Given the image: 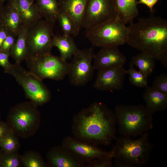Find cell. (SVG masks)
<instances>
[{"label": "cell", "mask_w": 167, "mask_h": 167, "mask_svg": "<svg viewBox=\"0 0 167 167\" xmlns=\"http://www.w3.org/2000/svg\"><path fill=\"white\" fill-rule=\"evenodd\" d=\"M116 118L105 104L95 102L74 115L71 131L77 139L98 146H108L115 140Z\"/></svg>", "instance_id": "obj_1"}, {"label": "cell", "mask_w": 167, "mask_h": 167, "mask_svg": "<svg viewBox=\"0 0 167 167\" xmlns=\"http://www.w3.org/2000/svg\"><path fill=\"white\" fill-rule=\"evenodd\" d=\"M128 27L127 43L161 62L167 67V20L152 15L140 18Z\"/></svg>", "instance_id": "obj_2"}, {"label": "cell", "mask_w": 167, "mask_h": 167, "mask_svg": "<svg viewBox=\"0 0 167 167\" xmlns=\"http://www.w3.org/2000/svg\"><path fill=\"white\" fill-rule=\"evenodd\" d=\"M111 150L115 167H141L146 165L150 159L153 145L148 132L136 139L122 136L117 138Z\"/></svg>", "instance_id": "obj_3"}, {"label": "cell", "mask_w": 167, "mask_h": 167, "mask_svg": "<svg viewBox=\"0 0 167 167\" xmlns=\"http://www.w3.org/2000/svg\"><path fill=\"white\" fill-rule=\"evenodd\" d=\"M114 113L122 136L135 137L153 128L152 114L142 105H118Z\"/></svg>", "instance_id": "obj_4"}, {"label": "cell", "mask_w": 167, "mask_h": 167, "mask_svg": "<svg viewBox=\"0 0 167 167\" xmlns=\"http://www.w3.org/2000/svg\"><path fill=\"white\" fill-rule=\"evenodd\" d=\"M37 106L31 101H25L17 104L9 110L7 122L18 137L28 138L38 130L41 117Z\"/></svg>", "instance_id": "obj_5"}, {"label": "cell", "mask_w": 167, "mask_h": 167, "mask_svg": "<svg viewBox=\"0 0 167 167\" xmlns=\"http://www.w3.org/2000/svg\"><path fill=\"white\" fill-rule=\"evenodd\" d=\"M118 16L86 30V36L94 46H117L127 43L128 29Z\"/></svg>", "instance_id": "obj_6"}, {"label": "cell", "mask_w": 167, "mask_h": 167, "mask_svg": "<svg viewBox=\"0 0 167 167\" xmlns=\"http://www.w3.org/2000/svg\"><path fill=\"white\" fill-rule=\"evenodd\" d=\"M7 73L14 78L22 87L26 97L37 106L42 105L50 100L51 92L43 80L24 68L20 64H12Z\"/></svg>", "instance_id": "obj_7"}, {"label": "cell", "mask_w": 167, "mask_h": 167, "mask_svg": "<svg viewBox=\"0 0 167 167\" xmlns=\"http://www.w3.org/2000/svg\"><path fill=\"white\" fill-rule=\"evenodd\" d=\"M54 24L41 19L28 27L26 58L51 53Z\"/></svg>", "instance_id": "obj_8"}, {"label": "cell", "mask_w": 167, "mask_h": 167, "mask_svg": "<svg viewBox=\"0 0 167 167\" xmlns=\"http://www.w3.org/2000/svg\"><path fill=\"white\" fill-rule=\"evenodd\" d=\"M25 60L29 71L42 80L45 79L62 80L69 70V63L51 53L27 58Z\"/></svg>", "instance_id": "obj_9"}, {"label": "cell", "mask_w": 167, "mask_h": 167, "mask_svg": "<svg viewBox=\"0 0 167 167\" xmlns=\"http://www.w3.org/2000/svg\"><path fill=\"white\" fill-rule=\"evenodd\" d=\"M95 55L93 48L91 47L79 50L73 56L67 74L72 85L84 86L92 78L95 69L92 62Z\"/></svg>", "instance_id": "obj_10"}, {"label": "cell", "mask_w": 167, "mask_h": 167, "mask_svg": "<svg viewBox=\"0 0 167 167\" xmlns=\"http://www.w3.org/2000/svg\"><path fill=\"white\" fill-rule=\"evenodd\" d=\"M117 17L114 0H88L82 27L89 29Z\"/></svg>", "instance_id": "obj_11"}, {"label": "cell", "mask_w": 167, "mask_h": 167, "mask_svg": "<svg viewBox=\"0 0 167 167\" xmlns=\"http://www.w3.org/2000/svg\"><path fill=\"white\" fill-rule=\"evenodd\" d=\"M61 145L69 149L86 164L96 159L109 156L113 157L111 150L106 152L98 146L79 140L71 136L65 137Z\"/></svg>", "instance_id": "obj_12"}, {"label": "cell", "mask_w": 167, "mask_h": 167, "mask_svg": "<svg viewBox=\"0 0 167 167\" xmlns=\"http://www.w3.org/2000/svg\"><path fill=\"white\" fill-rule=\"evenodd\" d=\"M126 70L119 66L98 71L94 88L101 91H119L124 85Z\"/></svg>", "instance_id": "obj_13"}, {"label": "cell", "mask_w": 167, "mask_h": 167, "mask_svg": "<svg viewBox=\"0 0 167 167\" xmlns=\"http://www.w3.org/2000/svg\"><path fill=\"white\" fill-rule=\"evenodd\" d=\"M47 162L51 167H84L86 164L62 145L53 147L46 155Z\"/></svg>", "instance_id": "obj_14"}, {"label": "cell", "mask_w": 167, "mask_h": 167, "mask_svg": "<svg viewBox=\"0 0 167 167\" xmlns=\"http://www.w3.org/2000/svg\"><path fill=\"white\" fill-rule=\"evenodd\" d=\"M93 64L98 71L119 66H124L126 59L117 46H107L102 48L95 55Z\"/></svg>", "instance_id": "obj_15"}, {"label": "cell", "mask_w": 167, "mask_h": 167, "mask_svg": "<svg viewBox=\"0 0 167 167\" xmlns=\"http://www.w3.org/2000/svg\"><path fill=\"white\" fill-rule=\"evenodd\" d=\"M88 0H58L60 13H64L68 15L74 23V36H76L79 34L82 27Z\"/></svg>", "instance_id": "obj_16"}, {"label": "cell", "mask_w": 167, "mask_h": 167, "mask_svg": "<svg viewBox=\"0 0 167 167\" xmlns=\"http://www.w3.org/2000/svg\"><path fill=\"white\" fill-rule=\"evenodd\" d=\"M3 7L2 12L3 26L17 37L22 24L16 0L8 1Z\"/></svg>", "instance_id": "obj_17"}, {"label": "cell", "mask_w": 167, "mask_h": 167, "mask_svg": "<svg viewBox=\"0 0 167 167\" xmlns=\"http://www.w3.org/2000/svg\"><path fill=\"white\" fill-rule=\"evenodd\" d=\"M143 98L146 104L145 107L152 114L165 111L167 108V94L152 87H146Z\"/></svg>", "instance_id": "obj_18"}, {"label": "cell", "mask_w": 167, "mask_h": 167, "mask_svg": "<svg viewBox=\"0 0 167 167\" xmlns=\"http://www.w3.org/2000/svg\"><path fill=\"white\" fill-rule=\"evenodd\" d=\"M22 24L29 26L42 18L35 0H16Z\"/></svg>", "instance_id": "obj_19"}, {"label": "cell", "mask_w": 167, "mask_h": 167, "mask_svg": "<svg viewBox=\"0 0 167 167\" xmlns=\"http://www.w3.org/2000/svg\"><path fill=\"white\" fill-rule=\"evenodd\" d=\"M52 46L58 48L60 52V57L65 61L73 56L80 50L71 36L63 34L61 36L54 35Z\"/></svg>", "instance_id": "obj_20"}, {"label": "cell", "mask_w": 167, "mask_h": 167, "mask_svg": "<svg viewBox=\"0 0 167 167\" xmlns=\"http://www.w3.org/2000/svg\"><path fill=\"white\" fill-rule=\"evenodd\" d=\"M137 0H114L118 16L125 24L133 22L138 15Z\"/></svg>", "instance_id": "obj_21"}, {"label": "cell", "mask_w": 167, "mask_h": 167, "mask_svg": "<svg viewBox=\"0 0 167 167\" xmlns=\"http://www.w3.org/2000/svg\"><path fill=\"white\" fill-rule=\"evenodd\" d=\"M28 27L22 24L15 42L10 52V56L13 58L15 63L20 64L26 58L27 34Z\"/></svg>", "instance_id": "obj_22"}, {"label": "cell", "mask_w": 167, "mask_h": 167, "mask_svg": "<svg viewBox=\"0 0 167 167\" xmlns=\"http://www.w3.org/2000/svg\"><path fill=\"white\" fill-rule=\"evenodd\" d=\"M36 6L42 18L55 23L60 13L58 0H35Z\"/></svg>", "instance_id": "obj_23"}, {"label": "cell", "mask_w": 167, "mask_h": 167, "mask_svg": "<svg viewBox=\"0 0 167 167\" xmlns=\"http://www.w3.org/2000/svg\"><path fill=\"white\" fill-rule=\"evenodd\" d=\"M155 60L151 56L141 52L132 57L130 64L137 66L139 71L148 77L153 71Z\"/></svg>", "instance_id": "obj_24"}, {"label": "cell", "mask_w": 167, "mask_h": 167, "mask_svg": "<svg viewBox=\"0 0 167 167\" xmlns=\"http://www.w3.org/2000/svg\"><path fill=\"white\" fill-rule=\"evenodd\" d=\"M23 166L25 167H47L49 165L41 154L34 151H26L21 155Z\"/></svg>", "instance_id": "obj_25"}, {"label": "cell", "mask_w": 167, "mask_h": 167, "mask_svg": "<svg viewBox=\"0 0 167 167\" xmlns=\"http://www.w3.org/2000/svg\"><path fill=\"white\" fill-rule=\"evenodd\" d=\"M17 136L12 131L0 139V148L4 152H18L20 143Z\"/></svg>", "instance_id": "obj_26"}, {"label": "cell", "mask_w": 167, "mask_h": 167, "mask_svg": "<svg viewBox=\"0 0 167 167\" xmlns=\"http://www.w3.org/2000/svg\"><path fill=\"white\" fill-rule=\"evenodd\" d=\"M126 72L129 75V80L133 85L140 88L148 86V77L140 71L135 70L133 66L130 64Z\"/></svg>", "instance_id": "obj_27"}, {"label": "cell", "mask_w": 167, "mask_h": 167, "mask_svg": "<svg viewBox=\"0 0 167 167\" xmlns=\"http://www.w3.org/2000/svg\"><path fill=\"white\" fill-rule=\"evenodd\" d=\"M22 166L21 155L18 152H3L0 167H20Z\"/></svg>", "instance_id": "obj_28"}, {"label": "cell", "mask_w": 167, "mask_h": 167, "mask_svg": "<svg viewBox=\"0 0 167 167\" xmlns=\"http://www.w3.org/2000/svg\"><path fill=\"white\" fill-rule=\"evenodd\" d=\"M62 31L63 34L74 35L75 32V25L71 18L66 13L60 12L58 20Z\"/></svg>", "instance_id": "obj_29"}, {"label": "cell", "mask_w": 167, "mask_h": 167, "mask_svg": "<svg viewBox=\"0 0 167 167\" xmlns=\"http://www.w3.org/2000/svg\"><path fill=\"white\" fill-rule=\"evenodd\" d=\"M112 156L94 159L86 164V167H112L113 166Z\"/></svg>", "instance_id": "obj_30"}, {"label": "cell", "mask_w": 167, "mask_h": 167, "mask_svg": "<svg viewBox=\"0 0 167 167\" xmlns=\"http://www.w3.org/2000/svg\"><path fill=\"white\" fill-rule=\"evenodd\" d=\"M152 87L167 94V75L163 73L157 76L153 82Z\"/></svg>", "instance_id": "obj_31"}, {"label": "cell", "mask_w": 167, "mask_h": 167, "mask_svg": "<svg viewBox=\"0 0 167 167\" xmlns=\"http://www.w3.org/2000/svg\"><path fill=\"white\" fill-rule=\"evenodd\" d=\"M17 37L13 34L9 33L3 42L0 51L9 53L14 46L16 41Z\"/></svg>", "instance_id": "obj_32"}, {"label": "cell", "mask_w": 167, "mask_h": 167, "mask_svg": "<svg viewBox=\"0 0 167 167\" xmlns=\"http://www.w3.org/2000/svg\"><path fill=\"white\" fill-rule=\"evenodd\" d=\"M9 53L0 51V66L3 68L6 73H7L12 65L9 62Z\"/></svg>", "instance_id": "obj_33"}, {"label": "cell", "mask_w": 167, "mask_h": 167, "mask_svg": "<svg viewBox=\"0 0 167 167\" xmlns=\"http://www.w3.org/2000/svg\"><path fill=\"white\" fill-rule=\"evenodd\" d=\"M11 130L7 122L0 121V139L6 135Z\"/></svg>", "instance_id": "obj_34"}, {"label": "cell", "mask_w": 167, "mask_h": 167, "mask_svg": "<svg viewBox=\"0 0 167 167\" xmlns=\"http://www.w3.org/2000/svg\"><path fill=\"white\" fill-rule=\"evenodd\" d=\"M159 0H139L137 1V3L144 4L147 6L151 12L153 11V8L154 6L158 2Z\"/></svg>", "instance_id": "obj_35"}, {"label": "cell", "mask_w": 167, "mask_h": 167, "mask_svg": "<svg viewBox=\"0 0 167 167\" xmlns=\"http://www.w3.org/2000/svg\"><path fill=\"white\" fill-rule=\"evenodd\" d=\"M9 33L8 31L3 26L0 28V49L3 42Z\"/></svg>", "instance_id": "obj_36"}, {"label": "cell", "mask_w": 167, "mask_h": 167, "mask_svg": "<svg viewBox=\"0 0 167 167\" xmlns=\"http://www.w3.org/2000/svg\"><path fill=\"white\" fill-rule=\"evenodd\" d=\"M4 2L3 0H0V28L3 26L2 12Z\"/></svg>", "instance_id": "obj_37"}, {"label": "cell", "mask_w": 167, "mask_h": 167, "mask_svg": "<svg viewBox=\"0 0 167 167\" xmlns=\"http://www.w3.org/2000/svg\"><path fill=\"white\" fill-rule=\"evenodd\" d=\"M3 153V152L0 148V163Z\"/></svg>", "instance_id": "obj_38"}, {"label": "cell", "mask_w": 167, "mask_h": 167, "mask_svg": "<svg viewBox=\"0 0 167 167\" xmlns=\"http://www.w3.org/2000/svg\"><path fill=\"white\" fill-rule=\"evenodd\" d=\"M3 0L5 2L6 1H9L11 0Z\"/></svg>", "instance_id": "obj_39"}, {"label": "cell", "mask_w": 167, "mask_h": 167, "mask_svg": "<svg viewBox=\"0 0 167 167\" xmlns=\"http://www.w3.org/2000/svg\"><path fill=\"white\" fill-rule=\"evenodd\" d=\"M1 115H0V121L1 120Z\"/></svg>", "instance_id": "obj_40"}]
</instances>
